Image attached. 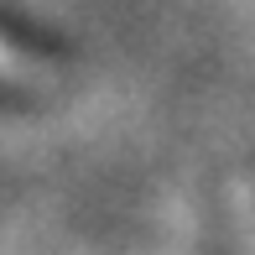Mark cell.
<instances>
[{
  "label": "cell",
  "instance_id": "1",
  "mask_svg": "<svg viewBox=\"0 0 255 255\" xmlns=\"http://www.w3.org/2000/svg\"><path fill=\"white\" fill-rule=\"evenodd\" d=\"M235 224H240L245 255H255V198H250V188H240V198H235Z\"/></svg>",
  "mask_w": 255,
  "mask_h": 255
}]
</instances>
